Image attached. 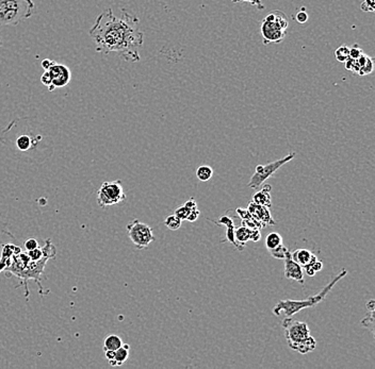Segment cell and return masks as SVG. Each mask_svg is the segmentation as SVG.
<instances>
[{"mask_svg":"<svg viewBox=\"0 0 375 369\" xmlns=\"http://www.w3.org/2000/svg\"><path fill=\"white\" fill-rule=\"evenodd\" d=\"M183 206H184V207H186L188 209H190V210L197 209V204H196V201H195V199H194V198H190L189 200L186 201V203H185Z\"/></svg>","mask_w":375,"mask_h":369,"instance_id":"39","label":"cell"},{"mask_svg":"<svg viewBox=\"0 0 375 369\" xmlns=\"http://www.w3.org/2000/svg\"><path fill=\"white\" fill-rule=\"evenodd\" d=\"M369 314L362 319L361 325L371 330L372 333H374V311H369Z\"/></svg>","mask_w":375,"mask_h":369,"instance_id":"26","label":"cell"},{"mask_svg":"<svg viewBox=\"0 0 375 369\" xmlns=\"http://www.w3.org/2000/svg\"><path fill=\"white\" fill-rule=\"evenodd\" d=\"M49 259L47 256H43L40 261H31L27 253L20 252L19 254L13 255L11 265L4 271L8 275H14L21 280V285H24L26 298L29 297L28 281L35 280L40 287V294H43V286L41 284V277L43 275L44 268Z\"/></svg>","mask_w":375,"mask_h":369,"instance_id":"3","label":"cell"},{"mask_svg":"<svg viewBox=\"0 0 375 369\" xmlns=\"http://www.w3.org/2000/svg\"><path fill=\"white\" fill-rule=\"evenodd\" d=\"M295 19L297 22H300V24H305V22H307L308 20V14L305 12V11H300V12H297Z\"/></svg>","mask_w":375,"mask_h":369,"instance_id":"36","label":"cell"},{"mask_svg":"<svg viewBox=\"0 0 375 369\" xmlns=\"http://www.w3.org/2000/svg\"><path fill=\"white\" fill-rule=\"evenodd\" d=\"M201 215V211L198 209H194V210H191L189 216H188L186 220H189L190 222H194L195 220L198 219V217H200Z\"/></svg>","mask_w":375,"mask_h":369,"instance_id":"37","label":"cell"},{"mask_svg":"<svg viewBox=\"0 0 375 369\" xmlns=\"http://www.w3.org/2000/svg\"><path fill=\"white\" fill-rule=\"evenodd\" d=\"M181 222H182V220H180L177 216H176L175 214H173V215H169L167 218H165L164 225L168 229H170L172 231H176L181 227Z\"/></svg>","mask_w":375,"mask_h":369,"instance_id":"24","label":"cell"},{"mask_svg":"<svg viewBox=\"0 0 375 369\" xmlns=\"http://www.w3.org/2000/svg\"><path fill=\"white\" fill-rule=\"evenodd\" d=\"M249 214L257 219L258 221L262 222L263 225L266 226H274L275 225V220L272 218L271 216V212H270V209L264 207V206H260V205H257L255 203H249L248 204V207L246 209Z\"/></svg>","mask_w":375,"mask_h":369,"instance_id":"13","label":"cell"},{"mask_svg":"<svg viewBox=\"0 0 375 369\" xmlns=\"http://www.w3.org/2000/svg\"><path fill=\"white\" fill-rule=\"evenodd\" d=\"M212 176H213V170L208 165H201V166H198V169L196 170V177L198 180L202 182L209 181L212 178Z\"/></svg>","mask_w":375,"mask_h":369,"instance_id":"21","label":"cell"},{"mask_svg":"<svg viewBox=\"0 0 375 369\" xmlns=\"http://www.w3.org/2000/svg\"><path fill=\"white\" fill-rule=\"evenodd\" d=\"M287 251H288V248H286L284 245H280V246H278V247H276L275 249L270 250L269 252L273 256V258L277 259V260H284L285 256H286Z\"/></svg>","mask_w":375,"mask_h":369,"instance_id":"25","label":"cell"},{"mask_svg":"<svg viewBox=\"0 0 375 369\" xmlns=\"http://www.w3.org/2000/svg\"><path fill=\"white\" fill-rule=\"evenodd\" d=\"M235 240L239 246L240 250H243L245 244L249 241V228L245 226H241L240 228H236Z\"/></svg>","mask_w":375,"mask_h":369,"instance_id":"18","label":"cell"},{"mask_svg":"<svg viewBox=\"0 0 375 369\" xmlns=\"http://www.w3.org/2000/svg\"><path fill=\"white\" fill-rule=\"evenodd\" d=\"M27 254H28V256L30 258V260L31 261H35V262L40 261L43 258V256H44L43 250L40 247L39 248H36V249H33V250H30V251H27Z\"/></svg>","mask_w":375,"mask_h":369,"instance_id":"29","label":"cell"},{"mask_svg":"<svg viewBox=\"0 0 375 369\" xmlns=\"http://www.w3.org/2000/svg\"><path fill=\"white\" fill-rule=\"evenodd\" d=\"M285 277L290 280H294L301 284H304V270L303 267L297 264L293 259L290 250L287 251L285 256Z\"/></svg>","mask_w":375,"mask_h":369,"instance_id":"12","label":"cell"},{"mask_svg":"<svg viewBox=\"0 0 375 369\" xmlns=\"http://www.w3.org/2000/svg\"><path fill=\"white\" fill-rule=\"evenodd\" d=\"M24 247L27 251H30L36 248H39L40 246H39V242L36 239H28L24 244Z\"/></svg>","mask_w":375,"mask_h":369,"instance_id":"34","label":"cell"},{"mask_svg":"<svg viewBox=\"0 0 375 369\" xmlns=\"http://www.w3.org/2000/svg\"><path fill=\"white\" fill-rule=\"evenodd\" d=\"M366 307H367V309H368L369 311H374V310H375V301H374L373 299L369 300V303H367Z\"/></svg>","mask_w":375,"mask_h":369,"instance_id":"43","label":"cell"},{"mask_svg":"<svg viewBox=\"0 0 375 369\" xmlns=\"http://www.w3.org/2000/svg\"><path fill=\"white\" fill-rule=\"evenodd\" d=\"M233 4H240V3H246L252 6H256L259 10H264V5L262 4L261 0H231Z\"/></svg>","mask_w":375,"mask_h":369,"instance_id":"33","label":"cell"},{"mask_svg":"<svg viewBox=\"0 0 375 369\" xmlns=\"http://www.w3.org/2000/svg\"><path fill=\"white\" fill-rule=\"evenodd\" d=\"M72 80V72L66 65L54 62L41 77V82L52 92L56 88H62Z\"/></svg>","mask_w":375,"mask_h":369,"instance_id":"8","label":"cell"},{"mask_svg":"<svg viewBox=\"0 0 375 369\" xmlns=\"http://www.w3.org/2000/svg\"><path fill=\"white\" fill-rule=\"evenodd\" d=\"M317 347V342L316 340L311 337V335H309L307 339H305L303 342H301L299 345L296 346L294 351H297L301 354H306L308 352H311L316 349Z\"/></svg>","mask_w":375,"mask_h":369,"instance_id":"19","label":"cell"},{"mask_svg":"<svg viewBox=\"0 0 375 369\" xmlns=\"http://www.w3.org/2000/svg\"><path fill=\"white\" fill-rule=\"evenodd\" d=\"M190 212H191L190 209H188L186 207L182 206V207H178L177 209H176L175 212H174V214L177 216L180 220H186L188 216H189V214H190Z\"/></svg>","mask_w":375,"mask_h":369,"instance_id":"28","label":"cell"},{"mask_svg":"<svg viewBox=\"0 0 375 369\" xmlns=\"http://www.w3.org/2000/svg\"><path fill=\"white\" fill-rule=\"evenodd\" d=\"M311 267H312V270H314L316 273H318V272H320V271H322V268H323V263L317 260L316 262H314V263L311 264Z\"/></svg>","mask_w":375,"mask_h":369,"instance_id":"40","label":"cell"},{"mask_svg":"<svg viewBox=\"0 0 375 369\" xmlns=\"http://www.w3.org/2000/svg\"><path fill=\"white\" fill-rule=\"evenodd\" d=\"M32 0H0V27L16 26L33 14Z\"/></svg>","mask_w":375,"mask_h":369,"instance_id":"6","label":"cell"},{"mask_svg":"<svg viewBox=\"0 0 375 369\" xmlns=\"http://www.w3.org/2000/svg\"><path fill=\"white\" fill-rule=\"evenodd\" d=\"M282 325L285 330L286 340L292 350H294L297 345L310 335L309 327L306 322L294 320L292 317H286Z\"/></svg>","mask_w":375,"mask_h":369,"instance_id":"11","label":"cell"},{"mask_svg":"<svg viewBox=\"0 0 375 369\" xmlns=\"http://www.w3.org/2000/svg\"><path fill=\"white\" fill-rule=\"evenodd\" d=\"M291 255H292V259L297 264H300L303 268L311 265L314 262L318 260L317 255L307 249H297L293 253H291Z\"/></svg>","mask_w":375,"mask_h":369,"instance_id":"14","label":"cell"},{"mask_svg":"<svg viewBox=\"0 0 375 369\" xmlns=\"http://www.w3.org/2000/svg\"><path fill=\"white\" fill-rule=\"evenodd\" d=\"M130 352V346L128 344H123L118 349L115 350L114 354V361H113V367L122 366L129 357Z\"/></svg>","mask_w":375,"mask_h":369,"instance_id":"17","label":"cell"},{"mask_svg":"<svg viewBox=\"0 0 375 369\" xmlns=\"http://www.w3.org/2000/svg\"><path fill=\"white\" fill-rule=\"evenodd\" d=\"M261 239V233L259 229H249V241L257 243Z\"/></svg>","mask_w":375,"mask_h":369,"instance_id":"35","label":"cell"},{"mask_svg":"<svg viewBox=\"0 0 375 369\" xmlns=\"http://www.w3.org/2000/svg\"><path fill=\"white\" fill-rule=\"evenodd\" d=\"M289 27V18L280 10L272 11L263 18L261 22L260 32L262 36L263 45L270 44H279L282 43L286 36L287 29Z\"/></svg>","mask_w":375,"mask_h":369,"instance_id":"5","label":"cell"},{"mask_svg":"<svg viewBox=\"0 0 375 369\" xmlns=\"http://www.w3.org/2000/svg\"><path fill=\"white\" fill-rule=\"evenodd\" d=\"M271 185L264 184L261 191L254 194L253 196V203H255L260 206H264L267 208L272 207V200H271Z\"/></svg>","mask_w":375,"mask_h":369,"instance_id":"15","label":"cell"},{"mask_svg":"<svg viewBox=\"0 0 375 369\" xmlns=\"http://www.w3.org/2000/svg\"><path fill=\"white\" fill-rule=\"evenodd\" d=\"M347 275H348V271L343 270L334 279L333 281H330L318 295L308 297L307 299H303V300H290V299L280 300V301H278L277 305L273 308L272 311L276 316H280L282 314H284L286 317H292L294 314H296V313H299L300 311H302L306 308L316 307L320 303H322V301L325 300L326 296L330 293V290L333 289V287L341 280V279H343Z\"/></svg>","mask_w":375,"mask_h":369,"instance_id":"4","label":"cell"},{"mask_svg":"<svg viewBox=\"0 0 375 369\" xmlns=\"http://www.w3.org/2000/svg\"><path fill=\"white\" fill-rule=\"evenodd\" d=\"M2 233H7V234H9V231L7 230V225H6V222L4 221L3 217L0 216V234H2ZM9 236H10V237H12V236H11V234H9Z\"/></svg>","mask_w":375,"mask_h":369,"instance_id":"41","label":"cell"},{"mask_svg":"<svg viewBox=\"0 0 375 369\" xmlns=\"http://www.w3.org/2000/svg\"><path fill=\"white\" fill-rule=\"evenodd\" d=\"M358 65H359V76H367L372 74L374 69V61L368 54L363 53L360 58L357 59Z\"/></svg>","mask_w":375,"mask_h":369,"instance_id":"16","label":"cell"},{"mask_svg":"<svg viewBox=\"0 0 375 369\" xmlns=\"http://www.w3.org/2000/svg\"><path fill=\"white\" fill-rule=\"evenodd\" d=\"M295 158V152H291L285 158L279 159L277 161L270 162L266 165H257L255 169V173L251 177L247 186L253 189H257L261 186L268 179H270L275 173H276L283 165L292 161Z\"/></svg>","mask_w":375,"mask_h":369,"instance_id":"9","label":"cell"},{"mask_svg":"<svg viewBox=\"0 0 375 369\" xmlns=\"http://www.w3.org/2000/svg\"><path fill=\"white\" fill-rule=\"evenodd\" d=\"M335 57L338 62L345 63L350 58V47L348 45H341L336 49Z\"/></svg>","mask_w":375,"mask_h":369,"instance_id":"23","label":"cell"},{"mask_svg":"<svg viewBox=\"0 0 375 369\" xmlns=\"http://www.w3.org/2000/svg\"><path fill=\"white\" fill-rule=\"evenodd\" d=\"M96 49L103 54L116 53L128 62L140 61V49L144 43V33L139 29V19L127 11L119 16L107 9L96 18L90 29Z\"/></svg>","mask_w":375,"mask_h":369,"instance_id":"1","label":"cell"},{"mask_svg":"<svg viewBox=\"0 0 375 369\" xmlns=\"http://www.w3.org/2000/svg\"><path fill=\"white\" fill-rule=\"evenodd\" d=\"M127 233L130 241L138 249L147 248L156 240L152 229L147 223L142 222L139 219H134L128 223Z\"/></svg>","mask_w":375,"mask_h":369,"instance_id":"10","label":"cell"},{"mask_svg":"<svg viewBox=\"0 0 375 369\" xmlns=\"http://www.w3.org/2000/svg\"><path fill=\"white\" fill-rule=\"evenodd\" d=\"M283 245V238L278 232H272L266 239V247L270 251Z\"/></svg>","mask_w":375,"mask_h":369,"instance_id":"22","label":"cell"},{"mask_svg":"<svg viewBox=\"0 0 375 369\" xmlns=\"http://www.w3.org/2000/svg\"><path fill=\"white\" fill-rule=\"evenodd\" d=\"M126 199V193L120 180L104 182L97 191V205L103 208L116 206Z\"/></svg>","mask_w":375,"mask_h":369,"instance_id":"7","label":"cell"},{"mask_svg":"<svg viewBox=\"0 0 375 369\" xmlns=\"http://www.w3.org/2000/svg\"><path fill=\"white\" fill-rule=\"evenodd\" d=\"M363 53H365V52H363V50L358 46L357 44H354L353 46L350 47V58H352V59L356 60V59L360 58Z\"/></svg>","mask_w":375,"mask_h":369,"instance_id":"31","label":"cell"},{"mask_svg":"<svg viewBox=\"0 0 375 369\" xmlns=\"http://www.w3.org/2000/svg\"><path fill=\"white\" fill-rule=\"evenodd\" d=\"M42 136L33 131L14 130L12 127L5 130L0 143L14 151V155L29 162H42L41 156L45 160L47 156L40 150Z\"/></svg>","mask_w":375,"mask_h":369,"instance_id":"2","label":"cell"},{"mask_svg":"<svg viewBox=\"0 0 375 369\" xmlns=\"http://www.w3.org/2000/svg\"><path fill=\"white\" fill-rule=\"evenodd\" d=\"M54 63V61H51V60H49V59H45V60H44L43 62H42V67H43V69L44 70H48L49 69V67L52 65Z\"/></svg>","mask_w":375,"mask_h":369,"instance_id":"42","label":"cell"},{"mask_svg":"<svg viewBox=\"0 0 375 369\" xmlns=\"http://www.w3.org/2000/svg\"><path fill=\"white\" fill-rule=\"evenodd\" d=\"M360 9L363 11V12H374L375 0H363L360 5Z\"/></svg>","mask_w":375,"mask_h":369,"instance_id":"32","label":"cell"},{"mask_svg":"<svg viewBox=\"0 0 375 369\" xmlns=\"http://www.w3.org/2000/svg\"><path fill=\"white\" fill-rule=\"evenodd\" d=\"M114 354H115V350H106L105 351V355L106 359L108 360L109 364L113 367V361H114Z\"/></svg>","mask_w":375,"mask_h":369,"instance_id":"38","label":"cell"},{"mask_svg":"<svg viewBox=\"0 0 375 369\" xmlns=\"http://www.w3.org/2000/svg\"><path fill=\"white\" fill-rule=\"evenodd\" d=\"M345 64H346V69H347L349 72H351V73H353V74H355V75H358V72H359V65H358V61H357V59L355 60V59L349 58V59L345 62Z\"/></svg>","mask_w":375,"mask_h":369,"instance_id":"27","label":"cell"},{"mask_svg":"<svg viewBox=\"0 0 375 369\" xmlns=\"http://www.w3.org/2000/svg\"><path fill=\"white\" fill-rule=\"evenodd\" d=\"M216 225L218 226H225V227H229V226H235V222L233 220V218L229 217L228 215L224 214L220 217L218 220H215L214 221Z\"/></svg>","mask_w":375,"mask_h":369,"instance_id":"30","label":"cell"},{"mask_svg":"<svg viewBox=\"0 0 375 369\" xmlns=\"http://www.w3.org/2000/svg\"><path fill=\"white\" fill-rule=\"evenodd\" d=\"M123 344L124 343H123L122 339H120L118 335L109 334L108 337L105 339V342H104V351H106V350H116Z\"/></svg>","mask_w":375,"mask_h":369,"instance_id":"20","label":"cell"}]
</instances>
